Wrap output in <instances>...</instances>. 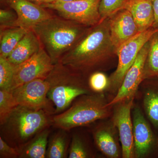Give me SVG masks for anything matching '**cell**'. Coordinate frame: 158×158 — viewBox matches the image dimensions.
Instances as JSON below:
<instances>
[{
  "instance_id": "6da1fadb",
  "label": "cell",
  "mask_w": 158,
  "mask_h": 158,
  "mask_svg": "<svg viewBox=\"0 0 158 158\" xmlns=\"http://www.w3.org/2000/svg\"><path fill=\"white\" fill-rule=\"evenodd\" d=\"M113 52L108 18L88 30L59 62L83 74L97 69Z\"/></svg>"
},
{
  "instance_id": "7a4b0ae2",
  "label": "cell",
  "mask_w": 158,
  "mask_h": 158,
  "mask_svg": "<svg viewBox=\"0 0 158 158\" xmlns=\"http://www.w3.org/2000/svg\"><path fill=\"white\" fill-rule=\"evenodd\" d=\"M86 27L73 21L53 16L32 30L55 65L84 36L88 31Z\"/></svg>"
},
{
  "instance_id": "3957f363",
  "label": "cell",
  "mask_w": 158,
  "mask_h": 158,
  "mask_svg": "<svg viewBox=\"0 0 158 158\" xmlns=\"http://www.w3.org/2000/svg\"><path fill=\"white\" fill-rule=\"evenodd\" d=\"M49 115L44 110L18 105L1 125V137L11 146L19 148L48 128L52 124Z\"/></svg>"
},
{
  "instance_id": "277c9868",
  "label": "cell",
  "mask_w": 158,
  "mask_h": 158,
  "mask_svg": "<svg viewBox=\"0 0 158 158\" xmlns=\"http://www.w3.org/2000/svg\"><path fill=\"white\" fill-rule=\"evenodd\" d=\"M81 75L61 62L54 65L45 80L49 86L48 96L55 106V114L67 110L77 98L91 94L92 90Z\"/></svg>"
},
{
  "instance_id": "5b68a950",
  "label": "cell",
  "mask_w": 158,
  "mask_h": 158,
  "mask_svg": "<svg viewBox=\"0 0 158 158\" xmlns=\"http://www.w3.org/2000/svg\"><path fill=\"white\" fill-rule=\"evenodd\" d=\"M107 104L101 93L82 95L67 110L55 114L52 118V124L65 131L87 125L109 116L111 106H108Z\"/></svg>"
},
{
  "instance_id": "8992f818",
  "label": "cell",
  "mask_w": 158,
  "mask_h": 158,
  "mask_svg": "<svg viewBox=\"0 0 158 158\" xmlns=\"http://www.w3.org/2000/svg\"><path fill=\"white\" fill-rule=\"evenodd\" d=\"M157 32L158 27H152L140 32L116 50V53L118 57V64L116 71L109 78V90L114 92L118 91L126 74L135 62L139 52L153 35Z\"/></svg>"
},
{
  "instance_id": "52a82bcc",
  "label": "cell",
  "mask_w": 158,
  "mask_h": 158,
  "mask_svg": "<svg viewBox=\"0 0 158 158\" xmlns=\"http://www.w3.org/2000/svg\"><path fill=\"white\" fill-rule=\"evenodd\" d=\"M101 0H75L69 2L56 0L41 6L54 10L59 16L85 26L93 27L102 21L99 13Z\"/></svg>"
},
{
  "instance_id": "ba28073f",
  "label": "cell",
  "mask_w": 158,
  "mask_h": 158,
  "mask_svg": "<svg viewBox=\"0 0 158 158\" xmlns=\"http://www.w3.org/2000/svg\"><path fill=\"white\" fill-rule=\"evenodd\" d=\"M49 84L45 79L33 80L12 90L18 105L33 109L43 110L49 115L55 114V108L48 96Z\"/></svg>"
},
{
  "instance_id": "9c48e42d",
  "label": "cell",
  "mask_w": 158,
  "mask_h": 158,
  "mask_svg": "<svg viewBox=\"0 0 158 158\" xmlns=\"http://www.w3.org/2000/svg\"><path fill=\"white\" fill-rule=\"evenodd\" d=\"M43 48L19 65H15L14 77L9 90L35 79H46L54 67Z\"/></svg>"
},
{
  "instance_id": "30bf717a",
  "label": "cell",
  "mask_w": 158,
  "mask_h": 158,
  "mask_svg": "<svg viewBox=\"0 0 158 158\" xmlns=\"http://www.w3.org/2000/svg\"><path fill=\"white\" fill-rule=\"evenodd\" d=\"M134 99L133 98L116 104L113 117V125L118 130L123 158L135 156L133 126L131 117Z\"/></svg>"
},
{
  "instance_id": "8fae6325",
  "label": "cell",
  "mask_w": 158,
  "mask_h": 158,
  "mask_svg": "<svg viewBox=\"0 0 158 158\" xmlns=\"http://www.w3.org/2000/svg\"><path fill=\"white\" fill-rule=\"evenodd\" d=\"M149 40L139 52L135 62L126 74L116 96L108 103V106H112L120 102L135 98L138 86L143 80L144 65L149 49Z\"/></svg>"
},
{
  "instance_id": "7c38bea8",
  "label": "cell",
  "mask_w": 158,
  "mask_h": 158,
  "mask_svg": "<svg viewBox=\"0 0 158 158\" xmlns=\"http://www.w3.org/2000/svg\"><path fill=\"white\" fill-rule=\"evenodd\" d=\"M6 4L17 14L15 27L27 31L33 30L37 25L53 16L45 8L28 0H6Z\"/></svg>"
},
{
  "instance_id": "4fadbf2b",
  "label": "cell",
  "mask_w": 158,
  "mask_h": 158,
  "mask_svg": "<svg viewBox=\"0 0 158 158\" xmlns=\"http://www.w3.org/2000/svg\"><path fill=\"white\" fill-rule=\"evenodd\" d=\"M110 38L116 52L125 42L140 33L131 12L121 9L108 18Z\"/></svg>"
},
{
  "instance_id": "5bb4252c",
  "label": "cell",
  "mask_w": 158,
  "mask_h": 158,
  "mask_svg": "<svg viewBox=\"0 0 158 158\" xmlns=\"http://www.w3.org/2000/svg\"><path fill=\"white\" fill-rule=\"evenodd\" d=\"M133 114L135 155L137 158H142L147 155L152 147L153 135L140 108H134Z\"/></svg>"
},
{
  "instance_id": "9a60e30c",
  "label": "cell",
  "mask_w": 158,
  "mask_h": 158,
  "mask_svg": "<svg viewBox=\"0 0 158 158\" xmlns=\"http://www.w3.org/2000/svg\"><path fill=\"white\" fill-rule=\"evenodd\" d=\"M121 9H126L131 12L139 32L146 31L153 26L154 12L149 0H125Z\"/></svg>"
},
{
  "instance_id": "2e32d148",
  "label": "cell",
  "mask_w": 158,
  "mask_h": 158,
  "mask_svg": "<svg viewBox=\"0 0 158 158\" xmlns=\"http://www.w3.org/2000/svg\"><path fill=\"white\" fill-rule=\"evenodd\" d=\"M41 47L37 35L33 30H30L18 43L7 59L13 65H19L33 56Z\"/></svg>"
},
{
  "instance_id": "e0dca14e",
  "label": "cell",
  "mask_w": 158,
  "mask_h": 158,
  "mask_svg": "<svg viewBox=\"0 0 158 158\" xmlns=\"http://www.w3.org/2000/svg\"><path fill=\"white\" fill-rule=\"evenodd\" d=\"M50 133L48 128L43 130L27 143L18 148L19 158H45Z\"/></svg>"
},
{
  "instance_id": "ac0fdd59",
  "label": "cell",
  "mask_w": 158,
  "mask_h": 158,
  "mask_svg": "<svg viewBox=\"0 0 158 158\" xmlns=\"http://www.w3.org/2000/svg\"><path fill=\"white\" fill-rule=\"evenodd\" d=\"M28 31L19 27L1 30L0 56L7 58Z\"/></svg>"
},
{
  "instance_id": "d6986e66",
  "label": "cell",
  "mask_w": 158,
  "mask_h": 158,
  "mask_svg": "<svg viewBox=\"0 0 158 158\" xmlns=\"http://www.w3.org/2000/svg\"><path fill=\"white\" fill-rule=\"evenodd\" d=\"M95 143L102 152L108 157L119 156V149L114 135L107 128L99 127L94 133Z\"/></svg>"
},
{
  "instance_id": "ffe728a7",
  "label": "cell",
  "mask_w": 158,
  "mask_h": 158,
  "mask_svg": "<svg viewBox=\"0 0 158 158\" xmlns=\"http://www.w3.org/2000/svg\"><path fill=\"white\" fill-rule=\"evenodd\" d=\"M150 47L144 65L143 80L158 76V32L150 40Z\"/></svg>"
},
{
  "instance_id": "44dd1931",
  "label": "cell",
  "mask_w": 158,
  "mask_h": 158,
  "mask_svg": "<svg viewBox=\"0 0 158 158\" xmlns=\"http://www.w3.org/2000/svg\"><path fill=\"white\" fill-rule=\"evenodd\" d=\"M54 135L49 141L47 149L46 157L48 158H65L67 154V138L65 131L63 130Z\"/></svg>"
},
{
  "instance_id": "7402d4cb",
  "label": "cell",
  "mask_w": 158,
  "mask_h": 158,
  "mask_svg": "<svg viewBox=\"0 0 158 158\" xmlns=\"http://www.w3.org/2000/svg\"><path fill=\"white\" fill-rule=\"evenodd\" d=\"M144 110L152 124L158 128V92L148 90L144 94Z\"/></svg>"
},
{
  "instance_id": "603a6c76",
  "label": "cell",
  "mask_w": 158,
  "mask_h": 158,
  "mask_svg": "<svg viewBox=\"0 0 158 158\" xmlns=\"http://www.w3.org/2000/svg\"><path fill=\"white\" fill-rule=\"evenodd\" d=\"M18 106L11 91L0 89V125L2 124Z\"/></svg>"
},
{
  "instance_id": "cb8c5ba5",
  "label": "cell",
  "mask_w": 158,
  "mask_h": 158,
  "mask_svg": "<svg viewBox=\"0 0 158 158\" xmlns=\"http://www.w3.org/2000/svg\"><path fill=\"white\" fill-rule=\"evenodd\" d=\"M15 65L7 58L0 56V89L9 90L13 77Z\"/></svg>"
},
{
  "instance_id": "d4e9b609",
  "label": "cell",
  "mask_w": 158,
  "mask_h": 158,
  "mask_svg": "<svg viewBox=\"0 0 158 158\" xmlns=\"http://www.w3.org/2000/svg\"><path fill=\"white\" fill-rule=\"evenodd\" d=\"M110 81L104 73L100 72H94L89 77L88 85L92 91L101 93L109 88Z\"/></svg>"
},
{
  "instance_id": "484cf974",
  "label": "cell",
  "mask_w": 158,
  "mask_h": 158,
  "mask_svg": "<svg viewBox=\"0 0 158 158\" xmlns=\"http://www.w3.org/2000/svg\"><path fill=\"white\" fill-rule=\"evenodd\" d=\"M124 1L125 0H101L99 10L102 21L119 11Z\"/></svg>"
},
{
  "instance_id": "4316f807",
  "label": "cell",
  "mask_w": 158,
  "mask_h": 158,
  "mask_svg": "<svg viewBox=\"0 0 158 158\" xmlns=\"http://www.w3.org/2000/svg\"><path fill=\"white\" fill-rule=\"evenodd\" d=\"M69 158H88V154L83 141L78 137L74 136L71 143Z\"/></svg>"
},
{
  "instance_id": "83f0119b",
  "label": "cell",
  "mask_w": 158,
  "mask_h": 158,
  "mask_svg": "<svg viewBox=\"0 0 158 158\" xmlns=\"http://www.w3.org/2000/svg\"><path fill=\"white\" fill-rule=\"evenodd\" d=\"M17 19V14L13 9H1L0 10L1 30L15 27Z\"/></svg>"
},
{
  "instance_id": "f1b7e54d",
  "label": "cell",
  "mask_w": 158,
  "mask_h": 158,
  "mask_svg": "<svg viewBox=\"0 0 158 158\" xmlns=\"http://www.w3.org/2000/svg\"><path fill=\"white\" fill-rule=\"evenodd\" d=\"M0 157L19 158L18 149L12 147L1 137H0Z\"/></svg>"
},
{
  "instance_id": "f546056e",
  "label": "cell",
  "mask_w": 158,
  "mask_h": 158,
  "mask_svg": "<svg viewBox=\"0 0 158 158\" xmlns=\"http://www.w3.org/2000/svg\"><path fill=\"white\" fill-rule=\"evenodd\" d=\"M152 5L155 15V22L154 28H157L158 27V0H149Z\"/></svg>"
},
{
  "instance_id": "4dcf8cb0",
  "label": "cell",
  "mask_w": 158,
  "mask_h": 158,
  "mask_svg": "<svg viewBox=\"0 0 158 158\" xmlns=\"http://www.w3.org/2000/svg\"><path fill=\"white\" fill-rule=\"evenodd\" d=\"M28 1L37 4V5L42 6V5H45V4L53 2L56 0H28Z\"/></svg>"
},
{
  "instance_id": "1f68e13d",
  "label": "cell",
  "mask_w": 158,
  "mask_h": 158,
  "mask_svg": "<svg viewBox=\"0 0 158 158\" xmlns=\"http://www.w3.org/2000/svg\"><path fill=\"white\" fill-rule=\"evenodd\" d=\"M59 1H63V2H69V1H75V0H59Z\"/></svg>"
}]
</instances>
